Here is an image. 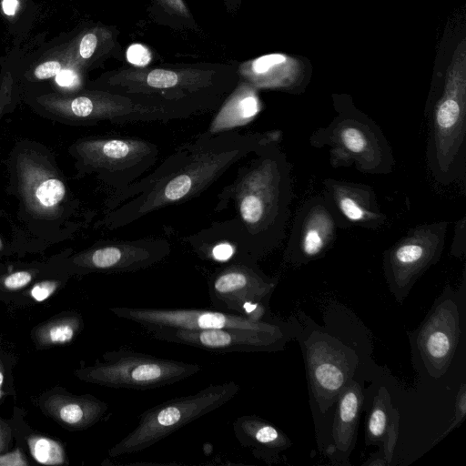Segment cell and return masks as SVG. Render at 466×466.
I'll return each instance as SVG.
<instances>
[{"label":"cell","instance_id":"6da1fadb","mask_svg":"<svg viewBox=\"0 0 466 466\" xmlns=\"http://www.w3.org/2000/svg\"><path fill=\"white\" fill-rule=\"evenodd\" d=\"M272 131L231 130L196 136L176 148L151 173L114 191L107 200L105 224L119 228L161 208L200 195L268 138Z\"/></svg>","mask_w":466,"mask_h":466},{"label":"cell","instance_id":"7a4b0ae2","mask_svg":"<svg viewBox=\"0 0 466 466\" xmlns=\"http://www.w3.org/2000/svg\"><path fill=\"white\" fill-rule=\"evenodd\" d=\"M282 132L243 158L233 181L218 195L215 211L231 203L233 218L214 223L238 253L257 260L278 248L286 237L291 214V164L280 147Z\"/></svg>","mask_w":466,"mask_h":466},{"label":"cell","instance_id":"3957f363","mask_svg":"<svg viewBox=\"0 0 466 466\" xmlns=\"http://www.w3.org/2000/svg\"><path fill=\"white\" fill-rule=\"evenodd\" d=\"M109 92L159 103L187 117L218 109L222 87L214 70L199 68L124 69L106 79Z\"/></svg>","mask_w":466,"mask_h":466},{"label":"cell","instance_id":"277c9868","mask_svg":"<svg viewBox=\"0 0 466 466\" xmlns=\"http://www.w3.org/2000/svg\"><path fill=\"white\" fill-rule=\"evenodd\" d=\"M337 115L325 127L313 131L309 143L312 147H328L333 168L352 167L370 175L393 172V149L377 123L350 103L334 105Z\"/></svg>","mask_w":466,"mask_h":466},{"label":"cell","instance_id":"5b68a950","mask_svg":"<svg viewBox=\"0 0 466 466\" xmlns=\"http://www.w3.org/2000/svg\"><path fill=\"white\" fill-rule=\"evenodd\" d=\"M235 381L212 384L197 393L166 400L145 410L137 425L109 450L111 457L144 451L238 394Z\"/></svg>","mask_w":466,"mask_h":466},{"label":"cell","instance_id":"8992f818","mask_svg":"<svg viewBox=\"0 0 466 466\" xmlns=\"http://www.w3.org/2000/svg\"><path fill=\"white\" fill-rule=\"evenodd\" d=\"M104 362L86 371V378L116 389L150 390L171 385L199 372L202 367L127 349L107 352Z\"/></svg>","mask_w":466,"mask_h":466},{"label":"cell","instance_id":"52a82bcc","mask_svg":"<svg viewBox=\"0 0 466 466\" xmlns=\"http://www.w3.org/2000/svg\"><path fill=\"white\" fill-rule=\"evenodd\" d=\"M76 152L83 167L96 172L115 191L141 178L159 155L156 144L133 137L85 140L77 145Z\"/></svg>","mask_w":466,"mask_h":466},{"label":"cell","instance_id":"ba28073f","mask_svg":"<svg viewBox=\"0 0 466 466\" xmlns=\"http://www.w3.org/2000/svg\"><path fill=\"white\" fill-rule=\"evenodd\" d=\"M448 227L445 220L418 225L384 251V272L392 292L406 293L438 262L445 247Z\"/></svg>","mask_w":466,"mask_h":466},{"label":"cell","instance_id":"9c48e42d","mask_svg":"<svg viewBox=\"0 0 466 466\" xmlns=\"http://www.w3.org/2000/svg\"><path fill=\"white\" fill-rule=\"evenodd\" d=\"M228 262L209 279L212 303L222 311L263 321L262 300L272 292L273 280L261 273L256 260L245 253H238Z\"/></svg>","mask_w":466,"mask_h":466},{"label":"cell","instance_id":"30bf717a","mask_svg":"<svg viewBox=\"0 0 466 466\" xmlns=\"http://www.w3.org/2000/svg\"><path fill=\"white\" fill-rule=\"evenodd\" d=\"M110 310L116 317L136 322L146 329L151 328L191 330L239 329L281 335L278 326L222 310L131 307H114Z\"/></svg>","mask_w":466,"mask_h":466},{"label":"cell","instance_id":"8fae6325","mask_svg":"<svg viewBox=\"0 0 466 466\" xmlns=\"http://www.w3.org/2000/svg\"><path fill=\"white\" fill-rule=\"evenodd\" d=\"M338 228V218L323 195L307 199L293 219L285 259L300 265L323 257L336 240Z\"/></svg>","mask_w":466,"mask_h":466},{"label":"cell","instance_id":"7c38bea8","mask_svg":"<svg viewBox=\"0 0 466 466\" xmlns=\"http://www.w3.org/2000/svg\"><path fill=\"white\" fill-rule=\"evenodd\" d=\"M155 339L183 344L211 352H252L270 350L281 335L239 329L191 330L173 328H151Z\"/></svg>","mask_w":466,"mask_h":466},{"label":"cell","instance_id":"4fadbf2b","mask_svg":"<svg viewBox=\"0 0 466 466\" xmlns=\"http://www.w3.org/2000/svg\"><path fill=\"white\" fill-rule=\"evenodd\" d=\"M323 197L333 209L339 228L377 230L387 220L371 187L328 177L322 181Z\"/></svg>","mask_w":466,"mask_h":466},{"label":"cell","instance_id":"5bb4252c","mask_svg":"<svg viewBox=\"0 0 466 466\" xmlns=\"http://www.w3.org/2000/svg\"><path fill=\"white\" fill-rule=\"evenodd\" d=\"M170 252V243L160 238L116 240L91 250L83 258V263L106 272H133L160 262Z\"/></svg>","mask_w":466,"mask_h":466},{"label":"cell","instance_id":"9a60e30c","mask_svg":"<svg viewBox=\"0 0 466 466\" xmlns=\"http://www.w3.org/2000/svg\"><path fill=\"white\" fill-rule=\"evenodd\" d=\"M260 109L257 88L245 80L239 81L218 106L205 132L216 135L244 127L254 120Z\"/></svg>","mask_w":466,"mask_h":466},{"label":"cell","instance_id":"2e32d148","mask_svg":"<svg viewBox=\"0 0 466 466\" xmlns=\"http://www.w3.org/2000/svg\"><path fill=\"white\" fill-rule=\"evenodd\" d=\"M237 440L243 446L261 452L276 453L287 449L289 439L267 420L254 415H244L233 422Z\"/></svg>","mask_w":466,"mask_h":466},{"label":"cell","instance_id":"e0dca14e","mask_svg":"<svg viewBox=\"0 0 466 466\" xmlns=\"http://www.w3.org/2000/svg\"><path fill=\"white\" fill-rule=\"evenodd\" d=\"M421 334L420 346L432 363L444 364L451 357L457 340L454 318L447 310L435 312Z\"/></svg>","mask_w":466,"mask_h":466},{"label":"cell","instance_id":"ac0fdd59","mask_svg":"<svg viewBox=\"0 0 466 466\" xmlns=\"http://www.w3.org/2000/svg\"><path fill=\"white\" fill-rule=\"evenodd\" d=\"M362 393L352 382L341 392L334 420L333 439L335 450L349 453L353 447L358 426Z\"/></svg>","mask_w":466,"mask_h":466},{"label":"cell","instance_id":"d6986e66","mask_svg":"<svg viewBox=\"0 0 466 466\" xmlns=\"http://www.w3.org/2000/svg\"><path fill=\"white\" fill-rule=\"evenodd\" d=\"M399 427V414L390 406L389 396L380 393L374 400L368 418L366 442L376 444L383 442L385 458L391 460Z\"/></svg>","mask_w":466,"mask_h":466},{"label":"cell","instance_id":"ffe728a7","mask_svg":"<svg viewBox=\"0 0 466 466\" xmlns=\"http://www.w3.org/2000/svg\"><path fill=\"white\" fill-rule=\"evenodd\" d=\"M310 376L317 391L334 395L340 391L346 381V372L340 360L331 350L319 348L309 351Z\"/></svg>","mask_w":466,"mask_h":466},{"label":"cell","instance_id":"44dd1931","mask_svg":"<svg viewBox=\"0 0 466 466\" xmlns=\"http://www.w3.org/2000/svg\"><path fill=\"white\" fill-rule=\"evenodd\" d=\"M28 443L33 457L38 462L46 465L64 462L63 449L56 441L45 437H35Z\"/></svg>","mask_w":466,"mask_h":466},{"label":"cell","instance_id":"7402d4cb","mask_svg":"<svg viewBox=\"0 0 466 466\" xmlns=\"http://www.w3.org/2000/svg\"><path fill=\"white\" fill-rule=\"evenodd\" d=\"M66 187L64 183L55 177L41 181L35 189V197L38 203L46 208L56 206L64 198Z\"/></svg>","mask_w":466,"mask_h":466},{"label":"cell","instance_id":"603a6c76","mask_svg":"<svg viewBox=\"0 0 466 466\" xmlns=\"http://www.w3.org/2000/svg\"><path fill=\"white\" fill-rule=\"evenodd\" d=\"M127 60L137 67H146L152 59L150 50L142 44L135 43L130 45L126 52Z\"/></svg>","mask_w":466,"mask_h":466},{"label":"cell","instance_id":"cb8c5ba5","mask_svg":"<svg viewBox=\"0 0 466 466\" xmlns=\"http://www.w3.org/2000/svg\"><path fill=\"white\" fill-rule=\"evenodd\" d=\"M466 250V216L463 215L454 226L451 254L460 258Z\"/></svg>","mask_w":466,"mask_h":466},{"label":"cell","instance_id":"d4e9b609","mask_svg":"<svg viewBox=\"0 0 466 466\" xmlns=\"http://www.w3.org/2000/svg\"><path fill=\"white\" fill-rule=\"evenodd\" d=\"M75 330L69 325H59L52 328L49 331L50 340L54 343H66L74 337Z\"/></svg>","mask_w":466,"mask_h":466},{"label":"cell","instance_id":"484cf974","mask_svg":"<svg viewBox=\"0 0 466 466\" xmlns=\"http://www.w3.org/2000/svg\"><path fill=\"white\" fill-rule=\"evenodd\" d=\"M61 70V64L57 61H46L35 69V76L38 79H47L56 76Z\"/></svg>","mask_w":466,"mask_h":466},{"label":"cell","instance_id":"4316f807","mask_svg":"<svg viewBox=\"0 0 466 466\" xmlns=\"http://www.w3.org/2000/svg\"><path fill=\"white\" fill-rule=\"evenodd\" d=\"M32 276L27 271H18L9 275L5 279V286L9 289H17L25 287L31 281Z\"/></svg>","mask_w":466,"mask_h":466},{"label":"cell","instance_id":"83f0119b","mask_svg":"<svg viewBox=\"0 0 466 466\" xmlns=\"http://www.w3.org/2000/svg\"><path fill=\"white\" fill-rule=\"evenodd\" d=\"M56 284L51 281H43L35 284L31 289V296L36 301H44L56 289Z\"/></svg>","mask_w":466,"mask_h":466},{"label":"cell","instance_id":"f1b7e54d","mask_svg":"<svg viewBox=\"0 0 466 466\" xmlns=\"http://www.w3.org/2000/svg\"><path fill=\"white\" fill-rule=\"evenodd\" d=\"M164 8L177 15L189 17V11L183 0H158Z\"/></svg>","mask_w":466,"mask_h":466},{"label":"cell","instance_id":"f546056e","mask_svg":"<svg viewBox=\"0 0 466 466\" xmlns=\"http://www.w3.org/2000/svg\"><path fill=\"white\" fill-rule=\"evenodd\" d=\"M56 83L64 87H71L78 83L76 73L71 69L60 70L56 76Z\"/></svg>","mask_w":466,"mask_h":466},{"label":"cell","instance_id":"4dcf8cb0","mask_svg":"<svg viewBox=\"0 0 466 466\" xmlns=\"http://www.w3.org/2000/svg\"><path fill=\"white\" fill-rule=\"evenodd\" d=\"M465 388L464 386L461 387V392L459 394V400L457 401V412H456V420L454 421L453 425L449 429L447 432L451 431V429L454 426H457L458 423L461 421V420L465 416ZM446 432V433H447Z\"/></svg>","mask_w":466,"mask_h":466},{"label":"cell","instance_id":"1f68e13d","mask_svg":"<svg viewBox=\"0 0 466 466\" xmlns=\"http://www.w3.org/2000/svg\"><path fill=\"white\" fill-rule=\"evenodd\" d=\"M0 465H26L18 451L5 454L0 457Z\"/></svg>","mask_w":466,"mask_h":466},{"label":"cell","instance_id":"d6a6232c","mask_svg":"<svg viewBox=\"0 0 466 466\" xmlns=\"http://www.w3.org/2000/svg\"><path fill=\"white\" fill-rule=\"evenodd\" d=\"M3 10L8 15H13L17 7V0H3Z\"/></svg>","mask_w":466,"mask_h":466},{"label":"cell","instance_id":"836d02e7","mask_svg":"<svg viewBox=\"0 0 466 466\" xmlns=\"http://www.w3.org/2000/svg\"><path fill=\"white\" fill-rule=\"evenodd\" d=\"M2 381H3V375H2V373L0 372V384L2 383Z\"/></svg>","mask_w":466,"mask_h":466}]
</instances>
